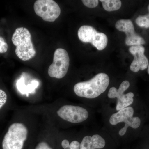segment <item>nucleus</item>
Here are the masks:
<instances>
[{"label":"nucleus","instance_id":"nucleus-5","mask_svg":"<svg viewBox=\"0 0 149 149\" xmlns=\"http://www.w3.org/2000/svg\"><path fill=\"white\" fill-rule=\"evenodd\" d=\"M70 65L69 55L65 50L58 48L55 51L53 61L49 67L48 74L50 77L61 79L68 71Z\"/></svg>","mask_w":149,"mask_h":149},{"label":"nucleus","instance_id":"nucleus-7","mask_svg":"<svg viewBox=\"0 0 149 149\" xmlns=\"http://www.w3.org/2000/svg\"><path fill=\"white\" fill-rule=\"evenodd\" d=\"M34 9L37 15L50 22L55 21L61 12L57 3L53 0H37L34 3Z\"/></svg>","mask_w":149,"mask_h":149},{"label":"nucleus","instance_id":"nucleus-20","mask_svg":"<svg viewBox=\"0 0 149 149\" xmlns=\"http://www.w3.org/2000/svg\"><path fill=\"white\" fill-rule=\"evenodd\" d=\"M148 74H149V63H148Z\"/></svg>","mask_w":149,"mask_h":149},{"label":"nucleus","instance_id":"nucleus-14","mask_svg":"<svg viewBox=\"0 0 149 149\" xmlns=\"http://www.w3.org/2000/svg\"><path fill=\"white\" fill-rule=\"evenodd\" d=\"M148 13L145 15H140L136 19V24L140 27L149 28V5L148 7Z\"/></svg>","mask_w":149,"mask_h":149},{"label":"nucleus","instance_id":"nucleus-16","mask_svg":"<svg viewBox=\"0 0 149 149\" xmlns=\"http://www.w3.org/2000/svg\"><path fill=\"white\" fill-rule=\"evenodd\" d=\"M82 2L84 5L89 8H95L99 4L97 0H83Z\"/></svg>","mask_w":149,"mask_h":149},{"label":"nucleus","instance_id":"nucleus-2","mask_svg":"<svg viewBox=\"0 0 149 149\" xmlns=\"http://www.w3.org/2000/svg\"><path fill=\"white\" fill-rule=\"evenodd\" d=\"M12 41L16 47L15 54L21 60L26 61L35 57L36 50L31 34L27 28L20 27L16 29L12 37Z\"/></svg>","mask_w":149,"mask_h":149},{"label":"nucleus","instance_id":"nucleus-13","mask_svg":"<svg viewBox=\"0 0 149 149\" xmlns=\"http://www.w3.org/2000/svg\"><path fill=\"white\" fill-rule=\"evenodd\" d=\"M103 7L105 10L108 12L118 10L122 5L121 1L119 0H101Z\"/></svg>","mask_w":149,"mask_h":149},{"label":"nucleus","instance_id":"nucleus-18","mask_svg":"<svg viewBox=\"0 0 149 149\" xmlns=\"http://www.w3.org/2000/svg\"><path fill=\"white\" fill-rule=\"evenodd\" d=\"M7 100V95L5 92L0 89V109L5 104Z\"/></svg>","mask_w":149,"mask_h":149},{"label":"nucleus","instance_id":"nucleus-3","mask_svg":"<svg viewBox=\"0 0 149 149\" xmlns=\"http://www.w3.org/2000/svg\"><path fill=\"white\" fill-rule=\"evenodd\" d=\"M28 134L27 127L23 123H13L4 137L3 149H22Z\"/></svg>","mask_w":149,"mask_h":149},{"label":"nucleus","instance_id":"nucleus-15","mask_svg":"<svg viewBox=\"0 0 149 149\" xmlns=\"http://www.w3.org/2000/svg\"><path fill=\"white\" fill-rule=\"evenodd\" d=\"M61 146L64 149H80V144L78 141H72L70 144L67 140H63L61 143Z\"/></svg>","mask_w":149,"mask_h":149},{"label":"nucleus","instance_id":"nucleus-6","mask_svg":"<svg viewBox=\"0 0 149 149\" xmlns=\"http://www.w3.org/2000/svg\"><path fill=\"white\" fill-rule=\"evenodd\" d=\"M77 35L80 41L84 43H91L98 50H103L107 45V35L103 33L98 32L92 26H81L78 29Z\"/></svg>","mask_w":149,"mask_h":149},{"label":"nucleus","instance_id":"nucleus-8","mask_svg":"<svg viewBox=\"0 0 149 149\" xmlns=\"http://www.w3.org/2000/svg\"><path fill=\"white\" fill-rule=\"evenodd\" d=\"M57 113L63 120L74 123L83 122L89 117V113L85 108L72 105L63 106Z\"/></svg>","mask_w":149,"mask_h":149},{"label":"nucleus","instance_id":"nucleus-17","mask_svg":"<svg viewBox=\"0 0 149 149\" xmlns=\"http://www.w3.org/2000/svg\"><path fill=\"white\" fill-rule=\"evenodd\" d=\"M8 49V45L2 37H0V53L6 52Z\"/></svg>","mask_w":149,"mask_h":149},{"label":"nucleus","instance_id":"nucleus-11","mask_svg":"<svg viewBox=\"0 0 149 149\" xmlns=\"http://www.w3.org/2000/svg\"><path fill=\"white\" fill-rule=\"evenodd\" d=\"M129 51L134 56V59L130 65L131 71L137 72L148 68V60L144 54L145 49L143 46L140 45L131 46Z\"/></svg>","mask_w":149,"mask_h":149},{"label":"nucleus","instance_id":"nucleus-12","mask_svg":"<svg viewBox=\"0 0 149 149\" xmlns=\"http://www.w3.org/2000/svg\"><path fill=\"white\" fill-rule=\"evenodd\" d=\"M104 139L98 134L86 136L80 144V149H101L105 146Z\"/></svg>","mask_w":149,"mask_h":149},{"label":"nucleus","instance_id":"nucleus-4","mask_svg":"<svg viewBox=\"0 0 149 149\" xmlns=\"http://www.w3.org/2000/svg\"><path fill=\"white\" fill-rule=\"evenodd\" d=\"M134 109L131 107H128L118 111L112 115L109 118V123L112 125H117L121 122L125 123V125L119 131V135L123 136L126 133L128 127L136 129L141 123V120L138 117H133Z\"/></svg>","mask_w":149,"mask_h":149},{"label":"nucleus","instance_id":"nucleus-19","mask_svg":"<svg viewBox=\"0 0 149 149\" xmlns=\"http://www.w3.org/2000/svg\"><path fill=\"white\" fill-rule=\"evenodd\" d=\"M35 149H53L47 143L45 142H41L37 145Z\"/></svg>","mask_w":149,"mask_h":149},{"label":"nucleus","instance_id":"nucleus-10","mask_svg":"<svg viewBox=\"0 0 149 149\" xmlns=\"http://www.w3.org/2000/svg\"><path fill=\"white\" fill-rule=\"evenodd\" d=\"M115 27L118 31L126 34L125 44L127 46L142 45L146 44L143 38L135 32L133 22L130 19L118 20L116 23Z\"/></svg>","mask_w":149,"mask_h":149},{"label":"nucleus","instance_id":"nucleus-1","mask_svg":"<svg viewBox=\"0 0 149 149\" xmlns=\"http://www.w3.org/2000/svg\"><path fill=\"white\" fill-rule=\"evenodd\" d=\"M108 75L104 73L96 74L91 80L76 83L73 91L76 95L81 97L94 99L104 93L109 84Z\"/></svg>","mask_w":149,"mask_h":149},{"label":"nucleus","instance_id":"nucleus-9","mask_svg":"<svg viewBox=\"0 0 149 149\" xmlns=\"http://www.w3.org/2000/svg\"><path fill=\"white\" fill-rule=\"evenodd\" d=\"M130 83L128 81L125 80L120 84L118 89L112 87L109 91L108 97L109 98H117L116 110L118 111L129 107L133 103L134 94L132 92L126 94L124 93L130 87Z\"/></svg>","mask_w":149,"mask_h":149}]
</instances>
